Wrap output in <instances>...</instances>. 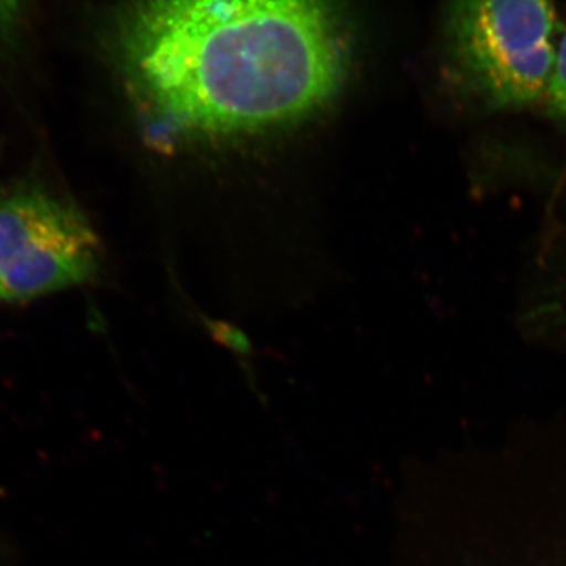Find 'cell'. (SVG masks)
<instances>
[{"mask_svg":"<svg viewBox=\"0 0 566 566\" xmlns=\"http://www.w3.org/2000/svg\"><path fill=\"white\" fill-rule=\"evenodd\" d=\"M98 264V238L73 203L39 186L0 191V301L81 285Z\"/></svg>","mask_w":566,"mask_h":566,"instance_id":"obj_3","label":"cell"},{"mask_svg":"<svg viewBox=\"0 0 566 566\" xmlns=\"http://www.w3.org/2000/svg\"><path fill=\"white\" fill-rule=\"evenodd\" d=\"M109 39L159 150L307 120L342 91L353 55L338 0H125Z\"/></svg>","mask_w":566,"mask_h":566,"instance_id":"obj_1","label":"cell"},{"mask_svg":"<svg viewBox=\"0 0 566 566\" xmlns=\"http://www.w3.org/2000/svg\"><path fill=\"white\" fill-rule=\"evenodd\" d=\"M543 102L554 120L566 126V29L558 36L556 66Z\"/></svg>","mask_w":566,"mask_h":566,"instance_id":"obj_5","label":"cell"},{"mask_svg":"<svg viewBox=\"0 0 566 566\" xmlns=\"http://www.w3.org/2000/svg\"><path fill=\"white\" fill-rule=\"evenodd\" d=\"M553 0H452L447 66L457 88L491 112L543 102L557 57Z\"/></svg>","mask_w":566,"mask_h":566,"instance_id":"obj_2","label":"cell"},{"mask_svg":"<svg viewBox=\"0 0 566 566\" xmlns=\"http://www.w3.org/2000/svg\"><path fill=\"white\" fill-rule=\"evenodd\" d=\"M436 566H566V532L520 528L469 539Z\"/></svg>","mask_w":566,"mask_h":566,"instance_id":"obj_4","label":"cell"},{"mask_svg":"<svg viewBox=\"0 0 566 566\" xmlns=\"http://www.w3.org/2000/svg\"><path fill=\"white\" fill-rule=\"evenodd\" d=\"M24 0H0V48L6 46L21 24Z\"/></svg>","mask_w":566,"mask_h":566,"instance_id":"obj_6","label":"cell"}]
</instances>
